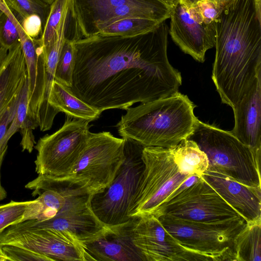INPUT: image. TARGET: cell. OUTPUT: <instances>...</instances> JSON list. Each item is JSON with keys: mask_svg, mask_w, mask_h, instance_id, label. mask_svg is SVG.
Here are the masks:
<instances>
[{"mask_svg": "<svg viewBox=\"0 0 261 261\" xmlns=\"http://www.w3.org/2000/svg\"><path fill=\"white\" fill-rule=\"evenodd\" d=\"M2 248L10 261H51L48 257L25 248L5 245Z\"/></svg>", "mask_w": 261, "mask_h": 261, "instance_id": "4dcf8cb0", "label": "cell"}, {"mask_svg": "<svg viewBox=\"0 0 261 261\" xmlns=\"http://www.w3.org/2000/svg\"><path fill=\"white\" fill-rule=\"evenodd\" d=\"M124 139L123 162L112 182L102 191L92 195V210L107 227L123 224L133 218L128 210L144 169L142 158L144 146L126 138Z\"/></svg>", "mask_w": 261, "mask_h": 261, "instance_id": "52a82bcc", "label": "cell"}, {"mask_svg": "<svg viewBox=\"0 0 261 261\" xmlns=\"http://www.w3.org/2000/svg\"><path fill=\"white\" fill-rule=\"evenodd\" d=\"M196 105L177 92L167 97L127 109L116 124L119 135L144 147L169 148L188 139L198 118Z\"/></svg>", "mask_w": 261, "mask_h": 261, "instance_id": "277c9868", "label": "cell"}, {"mask_svg": "<svg viewBox=\"0 0 261 261\" xmlns=\"http://www.w3.org/2000/svg\"><path fill=\"white\" fill-rule=\"evenodd\" d=\"M20 92L21 91L15 95L0 118V153L8 148V145L4 144V138L15 115Z\"/></svg>", "mask_w": 261, "mask_h": 261, "instance_id": "1f68e13d", "label": "cell"}, {"mask_svg": "<svg viewBox=\"0 0 261 261\" xmlns=\"http://www.w3.org/2000/svg\"><path fill=\"white\" fill-rule=\"evenodd\" d=\"M168 29L164 21L135 36L95 34L77 40L68 88L100 112L126 110L178 92L182 78L168 60Z\"/></svg>", "mask_w": 261, "mask_h": 261, "instance_id": "6da1fadb", "label": "cell"}, {"mask_svg": "<svg viewBox=\"0 0 261 261\" xmlns=\"http://www.w3.org/2000/svg\"><path fill=\"white\" fill-rule=\"evenodd\" d=\"M206 154L208 170L243 184L261 187L260 155L226 131L198 120L188 138Z\"/></svg>", "mask_w": 261, "mask_h": 261, "instance_id": "5b68a950", "label": "cell"}, {"mask_svg": "<svg viewBox=\"0 0 261 261\" xmlns=\"http://www.w3.org/2000/svg\"><path fill=\"white\" fill-rule=\"evenodd\" d=\"M75 41L66 38L56 65L55 80L70 87L76 58Z\"/></svg>", "mask_w": 261, "mask_h": 261, "instance_id": "484cf974", "label": "cell"}, {"mask_svg": "<svg viewBox=\"0 0 261 261\" xmlns=\"http://www.w3.org/2000/svg\"><path fill=\"white\" fill-rule=\"evenodd\" d=\"M226 4L215 0H201L193 5L197 8L203 23L210 25L220 14Z\"/></svg>", "mask_w": 261, "mask_h": 261, "instance_id": "f546056e", "label": "cell"}, {"mask_svg": "<svg viewBox=\"0 0 261 261\" xmlns=\"http://www.w3.org/2000/svg\"><path fill=\"white\" fill-rule=\"evenodd\" d=\"M132 238L144 261L212 260L181 245L152 214L135 217Z\"/></svg>", "mask_w": 261, "mask_h": 261, "instance_id": "7c38bea8", "label": "cell"}, {"mask_svg": "<svg viewBox=\"0 0 261 261\" xmlns=\"http://www.w3.org/2000/svg\"><path fill=\"white\" fill-rule=\"evenodd\" d=\"M200 1L201 0H179V2L189 6Z\"/></svg>", "mask_w": 261, "mask_h": 261, "instance_id": "74e56055", "label": "cell"}, {"mask_svg": "<svg viewBox=\"0 0 261 261\" xmlns=\"http://www.w3.org/2000/svg\"><path fill=\"white\" fill-rule=\"evenodd\" d=\"M168 33L185 54L203 63L207 50L214 47L211 25L198 22L191 15L188 6L180 2L171 8Z\"/></svg>", "mask_w": 261, "mask_h": 261, "instance_id": "5bb4252c", "label": "cell"}, {"mask_svg": "<svg viewBox=\"0 0 261 261\" xmlns=\"http://www.w3.org/2000/svg\"><path fill=\"white\" fill-rule=\"evenodd\" d=\"M170 148L174 161L181 173L201 176L208 170L209 161L207 156L194 141L187 139Z\"/></svg>", "mask_w": 261, "mask_h": 261, "instance_id": "ffe728a7", "label": "cell"}, {"mask_svg": "<svg viewBox=\"0 0 261 261\" xmlns=\"http://www.w3.org/2000/svg\"><path fill=\"white\" fill-rule=\"evenodd\" d=\"M261 220L247 223L233 240L235 261L261 260Z\"/></svg>", "mask_w": 261, "mask_h": 261, "instance_id": "44dd1931", "label": "cell"}, {"mask_svg": "<svg viewBox=\"0 0 261 261\" xmlns=\"http://www.w3.org/2000/svg\"><path fill=\"white\" fill-rule=\"evenodd\" d=\"M232 109L234 125L230 132L256 154L260 155L261 72L251 88Z\"/></svg>", "mask_w": 261, "mask_h": 261, "instance_id": "2e32d148", "label": "cell"}, {"mask_svg": "<svg viewBox=\"0 0 261 261\" xmlns=\"http://www.w3.org/2000/svg\"><path fill=\"white\" fill-rule=\"evenodd\" d=\"M124 158L123 138H117L109 132H90L71 171L58 178L81 185L93 195L112 182Z\"/></svg>", "mask_w": 261, "mask_h": 261, "instance_id": "ba28073f", "label": "cell"}, {"mask_svg": "<svg viewBox=\"0 0 261 261\" xmlns=\"http://www.w3.org/2000/svg\"><path fill=\"white\" fill-rule=\"evenodd\" d=\"M201 176L247 223L261 220V187L247 186L208 170Z\"/></svg>", "mask_w": 261, "mask_h": 261, "instance_id": "9a60e30c", "label": "cell"}, {"mask_svg": "<svg viewBox=\"0 0 261 261\" xmlns=\"http://www.w3.org/2000/svg\"><path fill=\"white\" fill-rule=\"evenodd\" d=\"M25 188L33 190V196L38 194L37 199L46 209V219L24 221L10 225L11 228L48 229L84 246L110 228L95 216L91 206L92 195L81 185L38 174Z\"/></svg>", "mask_w": 261, "mask_h": 261, "instance_id": "3957f363", "label": "cell"}, {"mask_svg": "<svg viewBox=\"0 0 261 261\" xmlns=\"http://www.w3.org/2000/svg\"><path fill=\"white\" fill-rule=\"evenodd\" d=\"M3 14V12L0 9V17Z\"/></svg>", "mask_w": 261, "mask_h": 261, "instance_id": "b9f144b4", "label": "cell"}, {"mask_svg": "<svg viewBox=\"0 0 261 261\" xmlns=\"http://www.w3.org/2000/svg\"><path fill=\"white\" fill-rule=\"evenodd\" d=\"M45 2L46 3L51 5L55 0H42Z\"/></svg>", "mask_w": 261, "mask_h": 261, "instance_id": "ab89813d", "label": "cell"}, {"mask_svg": "<svg viewBox=\"0 0 261 261\" xmlns=\"http://www.w3.org/2000/svg\"><path fill=\"white\" fill-rule=\"evenodd\" d=\"M0 261H10V259L6 255L1 247H0Z\"/></svg>", "mask_w": 261, "mask_h": 261, "instance_id": "8d00e7d4", "label": "cell"}, {"mask_svg": "<svg viewBox=\"0 0 261 261\" xmlns=\"http://www.w3.org/2000/svg\"><path fill=\"white\" fill-rule=\"evenodd\" d=\"M48 103L57 114L63 112L67 116L89 122L97 119L101 113L73 94L67 87L55 80L51 86Z\"/></svg>", "mask_w": 261, "mask_h": 261, "instance_id": "d6986e66", "label": "cell"}, {"mask_svg": "<svg viewBox=\"0 0 261 261\" xmlns=\"http://www.w3.org/2000/svg\"><path fill=\"white\" fill-rule=\"evenodd\" d=\"M160 23L139 17H127L113 22L96 34L108 36L133 37L151 31Z\"/></svg>", "mask_w": 261, "mask_h": 261, "instance_id": "603a6c76", "label": "cell"}, {"mask_svg": "<svg viewBox=\"0 0 261 261\" xmlns=\"http://www.w3.org/2000/svg\"><path fill=\"white\" fill-rule=\"evenodd\" d=\"M28 77L21 90L19 99L13 120L16 122L21 135L20 145L22 151L31 153L36 144L33 130L38 124L32 115L29 105Z\"/></svg>", "mask_w": 261, "mask_h": 261, "instance_id": "7402d4cb", "label": "cell"}, {"mask_svg": "<svg viewBox=\"0 0 261 261\" xmlns=\"http://www.w3.org/2000/svg\"><path fill=\"white\" fill-rule=\"evenodd\" d=\"M8 54V49L0 43V73L6 63Z\"/></svg>", "mask_w": 261, "mask_h": 261, "instance_id": "836d02e7", "label": "cell"}, {"mask_svg": "<svg viewBox=\"0 0 261 261\" xmlns=\"http://www.w3.org/2000/svg\"><path fill=\"white\" fill-rule=\"evenodd\" d=\"M69 0H55L51 5L42 36L37 41L43 49L51 46L57 38L62 16L69 6Z\"/></svg>", "mask_w": 261, "mask_h": 261, "instance_id": "d4e9b609", "label": "cell"}, {"mask_svg": "<svg viewBox=\"0 0 261 261\" xmlns=\"http://www.w3.org/2000/svg\"><path fill=\"white\" fill-rule=\"evenodd\" d=\"M5 245L31 250L51 261L93 260L83 244L48 229L8 227L0 232V247Z\"/></svg>", "mask_w": 261, "mask_h": 261, "instance_id": "4fadbf2b", "label": "cell"}, {"mask_svg": "<svg viewBox=\"0 0 261 261\" xmlns=\"http://www.w3.org/2000/svg\"><path fill=\"white\" fill-rule=\"evenodd\" d=\"M0 9L4 14L10 17L14 22L16 21V19L15 20L16 18L14 15L12 11L8 7L5 0H0Z\"/></svg>", "mask_w": 261, "mask_h": 261, "instance_id": "e575fe53", "label": "cell"}, {"mask_svg": "<svg viewBox=\"0 0 261 261\" xmlns=\"http://www.w3.org/2000/svg\"><path fill=\"white\" fill-rule=\"evenodd\" d=\"M212 78L222 103L237 104L261 72V20L255 0H230L211 25Z\"/></svg>", "mask_w": 261, "mask_h": 261, "instance_id": "7a4b0ae2", "label": "cell"}, {"mask_svg": "<svg viewBox=\"0 0 261 261\" xmlns=\"http://www.w3.org/2000/svg\"><path fill=\"white\" fill-rule=\"evenodd\" d=\"M27 79L25 61L19 42L9 49L6 63L0 73V118L21 91Z\"/></svg>", "mask_w": 261, "mask_h": 261, "instance_id": "ac0fdd59", "label": "cell"}, {"mask_svg": "<svg viewBox=\"0 0 261 261\" xmlns=\"http://www.w3.org/2000/svg\"><path fill=\"white\" fill-rule=\"evenodd\" d=\"M135 218L110 228L95 240L85 245L94 260L144 261L133 244L132 228Z\"/></svg>", "mask_w": 261, "mask_h": 261, "instance_id": "e0dca14e", "label": "cell"}, {"mask_svg": "<svg viewBox=\"0 0 261 261\" xmlns=\"http://www.w3.org/2000/svg\"><path fill=\"white\" fill-rule=\"evenodd\" d=\"M11 10L17 12L23 18L36 14L42 19L44 28L49 15L50 5L42 0H5Z\"/></svg>", "mask_w": 261, "mask_h": 261, "instance_id": "4316f807", "label": "cell"}, {"mask_svg": "<svg viewBox=\"0 0 261 261\" xmlns=\"http://www.w3.org/2000/svg\"><path fill=\"white\" fill-rule=\"evenodd\" d=\"M30 201L10 202L0 205V232L9 226L22 222Z\"/></svg>", "mask_w": 261, "mask_h": 261, "instance_id": "83f0119b", "label": "cell"}, {"mask_svg": "<svg viewBox=\"0 0 261 261\" xmlns=\"http://www.w3.org/2000/svg\"><path fill=\"white\" fill-rule=\"evenodd\" d=\"M17 28L26 64L29 99L34 92L36 85L38 61L37 43L36 39H32L25 34L21 25Z\"/></svg>", "mask_w": 261, "mask_h": 261, "instance_id": "cb8c5ba5", "label": "cell"}, {"mask_svg": "<svg viewBox=\"0 0 261 261\" xmlns=\"http://www.w3.org/2000/svg\"><path fill=\"white\" fill-rule=\"evenodd\" d=\"M21 25L25 34L32 39H39L42 35L44 25L38 15L32 14L23 18Z\"/></svg>", "mask_w": 261, "mask_h": 261, "instance_id": "d6a6232c", "label": "cell"}, {"mask_svg": "<svg viewBox=\"0 0 261 261\" xmlns=\"http://www.w3.org/2000/svg\"><path fill=\"white\" fill-rule=\"evenodd\" d=\"M89 122L67 116L63 126L40 138L34 148L38 174L63 177L69 174L81 156L90 132Z\"/></svg>", "mask_w": 261, "mask_h": 261, "instance_id": "30bf717a", "label": "cell"}, {"mask_svg": "<svg viewBox=\"0 0 261 261\" xmlns=\"http://www.w3.org/2000/svg\"><path fill=\"white\" fill-rule=\"evenodd\" d=\"M162 1L172 7L173 6L175 5L177 3H178L179 1V0H162Z\"/></svg>", "mask_w": 261, "mask_h": 261, "instance_id": "f35d334b", "label": "cell"}, {"mask_svg": "<svg viewBox=\"0 0 261 261\" xmlns=\"http://www.w3.org/2000/svg\"><path fill=\"white\" fill-rule=\"evenodd\" d=\"M7 148L5 149L3 152H2L0 153V201L5 199L7 197V192H6V190H5V189L3 188V187L1 185V170L2 163L4 160V158L6 152L7 150Z\"/></svg>", "mask_w": 261, "mask_h": 261, "instance_id": "d590c367", "label": "cell"}, {"mask_svg": "<svg viewBox=\"0 0 261 261\" xmlns=\"http://www.w3.org/2000/svg\"><path fill=\"white\" fill-rule=\"evenodd\" d=\"M215 1H216L220 3L225 4V3H227V2H228L230 0H215Z\"/></svg>", "mask_w": 261, "mask_h": 261, "instance_id": "60d3db41", "label": "cell"}, {"mask_svg": "<svg viewBox=\"0 0 261 261\" xmlns=\"http://www.w3.org/2000/svg\"><path fill=\"white\" fill-rule=\"evenodd\" d=\"M153 215L215 223L245 220L201 176L163 203Z\"/></svg>", "mask_w": 261, "mask_h": 261, "instance_id": "8fae6325", "label": "cell"}, {"mask_svg": "<svg viewBox=\"0 0 261 261\" xmlns=\"http://www.w3.org/2000/svg\"><path fill=\"white\" fill-rule=\"evenodd\" d=\"M156 217L181 245L212 261L235 260L233 240L247 224L245 220L215 223L166 215Z\"/></svg>", "mask_w": 261, "mask_h": 261, "instance_id": "9c48e42d", "label": "cell"}, {"mask_svg": "<svg viewBox=\"0 0 261 261\" xmlns=\"http://www.w3.org/2000/svg\"><path fill=\"white\" fill-rule=\"evenodd\" d=\"M144 169L128 210L130 218L153 214L188 177L175 164L170 148L144 147Z\"/></svg>", "mask_w": 261, "mask_h": 261, "instance_id": "8992f818", "label": "cell"}, {"mask_svg": "<svg viewBox=\"0 0 261 261\" xmlns=\"http://www.w3.org/2000/svg\"><path fill=\"white\" fill-rule=\"evenodd\" d=\"M20 42L16 24L5 14L0 17V43L8 50Z\"/></svg>", "mask_w": 261, "mask_h": 261, "instance_id": "f1b7e54d", "label": "cell"}]
</instances>
